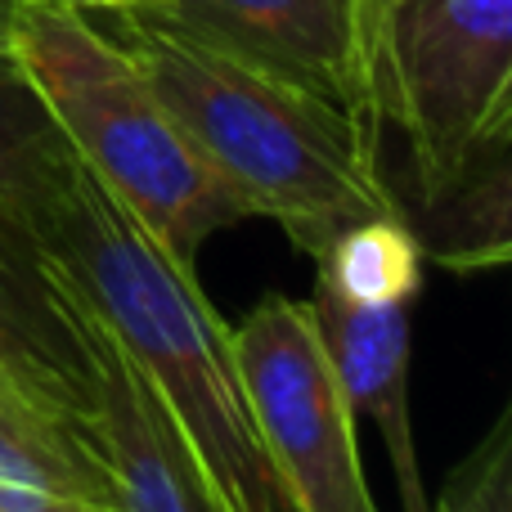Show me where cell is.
<instances>
[{"instance_id":"obj_7","label":"cell","mask_w":512,"mask_h":512,"mask_svg":"<svg viewBox=\"0 0 512 512\" xmlns=\"http://www.w3.org/2000/svg\"><path fill=\"white\" fill-rule=\"evenodd\" d=\"M50 265V261H45ZM54 274V265H50ZM68 319L77 328L81 360L90 378V441L108 477L113 512H234L189 436L158 400L135 360L90 306L54 274Z\"/></svg>"},{"instance_id":"obj_2","label":"cell","mask_w":512,"mask_h":512,"mask_svg":"<svg viewBox=\"0 0 512 512\" xmlns=\"http://www.w3.org/2000/svg\"><path fill=\"white\" fill-rule=\"evenodd\" d=\"M117 41L248 216H270L301 252L319 256L360 225L400 216L360 117L230 59L153 9H122Z\"/></svg>"},{"instance_id":"obj_1","label":"cell","mask_w":512,"mask_h":512,"mask_svg":"<svg viewBox=\"0 0 512 512\" xmlns=\"http://www.w3.org/2000/svg\"><path fill=\"white\" fill-rule=\"evenodd\" d=\"M32 239L90 315L122 342L234 512H292L252 427L234 337L194 270L162 248L77 162Z\"/></svg>"},{"instance_id":"obj_3","label":"cell","mask_w":512,"mask_h":512,"mask_svg":"<svg viewBox=\"0 0 512 512\" xmlns=\"http://www.w3.org/2000/svg\"><path fill=\"white\" fill-rule=\"evenodd\" d=\"M14 54L50 104L77 162L194 270L203 243L248 221L243 198L176 122L135 54L72 0H23Z\"/></svg>"},{"instance_id":"obj_9","label":"cell","mask_w":512,"mask_h":512,"mask_svg":"<svg viewBox=\"0 0 512 512\" xmlns=\"http://www.w3.org/2000/svg\"><path fill=\"white\" fill-rule=\"evenodd\" d=\"M0 409L59 436H90L77 328L23 221L0 216Z\"/></svg>"},{"instance_id":"obj_6","label":"cell","mask_w":512,"mask_h":512,"mask_svg":"<svg viewBox=\"0 0 512 512\" xmlns=\"http://www.w3.org/2000/svg\"><path fill=\"white\" fill-rule=\"evenodd\" d=\"M252 427L292 512H378L355 450V409L315 333L310 306L265 297L234 328Z\"/></svg>"},{"instance_id":"obj_10","label":"cell","mask_w":512,"mask_h":512,"mask_svg":"<svg viewBox=\"0 0 512 512\" xmlns=\"http://www.w3.org/2000/svg\"><path fill=\"white\" fill-rule=\"evenodd\" d=\"M423 261L454 274L512 270V135L432 194L400 203Z\"/></svg>"},{"instance_id":"obj_14","label":"cell","mask_w":512,"mask_h":512,"mask_svg":"<svg viewBox=\"0 0 512 512\" xmlns=\"http://www.w3.org/2000/svg\"><path fill=\"white\" fill-rule=\"evenodd\" d=\"M81 9H108V14H122V9H140V5H153V0H72Z\"/></svg>"},{"instance_id":"obj_8","label":"cell","mask_w":512,"mask_h":512,"mask_svg":"<svg viewBox=\"0 0 512 512\" xmlns=\"http://www.w3.org/2000/svg\"><path fill=\"white\" fill-rule=\"evenodd\" d=\"M180 32L364 117V0H153Z\"/></svg>"},{"instance_id":"obj_15","label":"cell","mask_w":512,"mask_h":512,"mask_svg":"<svg viewBox=\"0 0 512 512\" xmlns=\"http://www.w3.org/2000/svg\"><path fill=\"white\" fill-rule=\"evenodd\" d=\"M373 5H382V0H364V9H373Z\"/></svg>"},{"instance_id":"obj_4","label":"cell","mask_w":512,"mask_h":512,"mask_svg":"<svg viewBox=\"0 0 512 512\" xmlns=\"http://www.w3.org/2000/svg\"><path fill=\"white\" fill-rule=\"evenodd\" d=\"M364 117L378 153L400 140V171H387L396 207L504 144L512 0H382L364 9Z\"/></svg>"},{"instance_id":"obj_5","label":"cell","mask_w":512,"mask_h":512,"mask_svg":"<svg viewBox=\"0 0 512 512\" xmlns=\"http://www.w3.org/2000/svg\"><path fill=\"white\" fill-rule=\"evenodd\" d=\"M310 319L355 418H373L387 445L405 512H432L409 418V301L423 283V252L400 216L342 234L315 256Z\"/></svg>"},{"instance_id":"obj_13","label":"cell","mask_w":512,"mask_h":512,"mask_svg":"<svg viewBox=\"0 0 512 512\" xmlns=\"http://www.w3.org/2000/svg\"><path fill=\"white\" fill-rule=\"evenodd\" d=\"M23 0H0V50H14V23Z\"/></svg>"},{"instance_id":"obj_12","label":"cell","mask_w":512,"mask_h":512,"mask_svg":"<svg viewBox=\"0 0 512 512\" xmlns=\"http://www.w3.org/2000/svg\"><path fill=\"white\" fill-rule=\"evenodd\" d=\"M436 512H512V396L486 441L445 481Z\"/></svg>"},{"instance_id":"obj_11","label":"cell","mask_w":512,"mask_h":512,"mask_svg":"<svg viewBox=\"0 0 512 512\" xmlns=\"http://www.w3.org/2000/svg\"><path fill=\"white\" fill-rule=\"evenodd\" d=\"M77 171L68 135L59 131L50 104L18 63L14 50H0V216L32 221L63 194Z\"/></svg>"}]
</instances>
